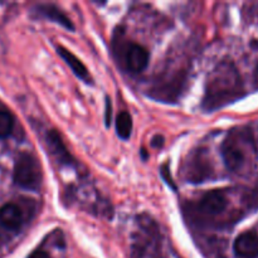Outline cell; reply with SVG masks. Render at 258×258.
Here are the masks:
<instances>
[{"label": "cell", "mask_w": 258, "mask_h": 258, "mask_svg": "<svg viewBox=\"0 0 258 258\" xmlns=\"http://www.w3.org/2000/svg\"><path fill=\"white\" fill-rule=\"evenodd\" d=\"M227 204H228V201L224 193H222L221 190H213L204 194L203 198L199 202V208L208 216H218L223 213L224 209L227 208Z\"/></svg>", "instance_id": "5b68a950"}, {"label": "cell", "mask_w": 258, "mask_h": 258, "mask_svg": "<svg viewBox=\"0 0 258 258\" xmlns=\"http://www.w3.org/2000/svg\"><path fill=\"white\" fill-rule=\"evenodd\" d=\"M57 50H58V54H59L60 57L63 58V60L70 66L71 70L73 71V73H75L78 78H81V80L86 83H92V78H91L86 66L83 64V63L81 62V60L78 59V58L76 57L71 50L66 49L64 47H60V45L57 48Z\"/></svg>", "instance_id": "30bf717a"}, {"label": "cell", "mask_w": 258, "mask_h": 258, "mask_svg": "<svg viewBox=\"0 0 258 258\" xmlns=\"http://www.w3.org/2000/svg\"><path fill=\"white\" fill-rule=\"evenodd\" d=\"M29 258H48V254L45 253L44 251H40V249H38V251H34L32 254H30Z\"/></svg>", "instance_id": "2e32d148"}, {"label": "cell", "mask_w": 258, "mask_h": 258, "mask_svg": "<svg viewBox=\"0 0 258 258\" xmlns=\"http://www.w3.org/2000/svg\"><path fill=\"white\" fill-rule=\"evenodd\" d=\"M0 224L10 231H17L23 224V213L18 206L8 203L0 208Z\"/></svg>", "instance_id": "9c48e42d"}, {"label": "cell", "mask_w": 258, "mask_h": 258, "mask_svg": "<svg viewBox=\"0 0 258 258\" xmlns=\"http://www.w3.org/2000/svg\"><path fill=\"white\" fill-rule=\"evenodd\" d=\"M206 154L201 150L190 159L188 165V179L193 183H202L211 175V165Z\"/></svg>", "instance_id": "8992f818"}, {"label": "cell", "mask_w": 258, "mask_h": 258, "mask_svg": "<svg viewBox=\"0 0 258 258\" xmlns=\"http://www.w3.org/2000/svg\"><path fill=\"white\" fill-rule=\"evenodd\" d=\"M241 92V77L236 67L229 62H223L214 68L209 76L206 88L204 105L207 108H218L232 102Z\"/></svg>", "instance_id": "6da1fadb"}, {"label": "cell", "mask_w": 258, "mask_h": 258, "mask_svg": "<svg viewBox=\"0 0 258 258\" xmlns=\"http://www.w3.org/2000/svg\"><path fill=\"white\" fill-rule=\"evenodd\" d=\"M125 63L128 71L134 73L143 72L149 63V52L143 45L133 43L125 52Z\"/></svg>", "instance_id": "277c9868"}, {"label": "cell", "mask_w": 258, "mask_h": 258, "mask_svg": "<svg viewBox=\"0 0 258 258\" xmlns=\"http://www.w3.org/2000/svg\"><path fill=\"white\" fill-rule=\"evenodd\" d=\"M222 155L224 164L232 171H237L244 164V151L238 143V139L234 135H229L222 145Z\"/></svg>", "instance_id": "3957f363"}, {"label": "cell", "mask_w": 258, "mask_h": 258, "mask_svg": "<svg viewBox=\"0 0 258 258\" xmlns=\"http://www.w3.org/2000/svg\"><path fill=\"white\" fill-rule=\"evenodd\" d=\"M116 131L117 135L123 140H127L133 133V118L127 112L118 113L116 118Z\"/></svg>", "instance_id": "7c38bea8"}, {"label": "cell", "mask_w": 258, "mask_h": 258, "mask_svg": "<svg viewBox=\"0 0 258 258\" xmlns=\"http://www.w3.org/2000/svg\"><path fill=\"white\" fill-rule=\"evenodd\" d=\"M153 145L156 146V148H161L164 145V138L163 136L158 135L153 139Z\"/></svg>", "instance_id": "9a60e30c"}, {"label": "cell", "mask_w": 258, "mask_h": 258, "mask_svg": "<svg viewBox=\"0 0 258 258\" xmlns=\"http://www.w3.org/2000/svg\"><path fill=\"white\" fill-rule=\"evenodd\" d=\"M43 174L40 164L30 154H20L14 165V183L28 190H38Z\"/></svg>", "instance_id": "7a4b0ae2"}, {"label": "cell", "mask_w": 258, "mask_h": 258, "mask_svg": "<svg viewBox=\"0 0 258 258\" xmlns=\"http://www.w3.org/2000/svg\"><path fill=\"white\" fill-rule=\"evenodd\" d=\"M37 12L39 13L40 15H43V17L48 18L49 20H53V22L60 24L62 27H64L66 29L68 30L75 29V25L72 24L70 18H68L67 15L59 9V8L55 7V5H52V4L39 5V7H37Z\"/></svg>", "instance_id": "8fae6325"}, {"label": "cell", "mask_w": 258, "mask_h": 258, "mask_svg": "<svg viewBox=\"0 0 258 258\" xmlns=\"http://www.w3.org/2000/svg\"><path fill=\"white\" fill-rule=\"evenodd\" d=\"M234 252L242 258L258 257V236L253 232H246L234 241Z\"/></svg>", "instance_id": "ba28073f"}, {"label": "cell", "mask_w": 258, "mask_h": 258, "mask_svg": "<svg viewBox=\"0 0 258 258\" xmlns=\"http://www.w3.org/2000/svg\"><path fill=\"white\" fill-rule=\"evenodd\" d=\"M111 122V103L110 101L107 100V102H106V125H110Z\"/></svg>", "instance_id": "5bb4252c"}, {"label": "cell", "mask_w": 258, "mask_h": 258, "mask_svg": "<svg viewBox=\"0 0 258 258\" xmlns=\"http://www.w3.org/2000/svg\"><path fill=\"white\" fill-rule=\"evenodd\" d=\"M47 145L49 148L50 153L53 154L57 161L62 165H67V166H72L75 165V159L72 158L70 153H68L67 148L63 144L62 139L60 136L58 135L57 131L50 130L48 131L47 134Z\"/></svg>", "instance_id": "52a82bcc"}, {"label": "cell", "mask_w": 258, "mask_h": 258, "mask_svg": "<svg viewBox=\"0 0 258 258\" xmlns=\"http://www.w3.org/2000/svg\"><path fill=\"white\" fill-rule=\"evenodd\" d=\"M14 127V118L8 111L0 110V139L8 138Z\"/></svg>", "instance_id": "4fadbf2b"}, {"label": "cell", "mask_w": 258, "mask_h": 258, "mask_svg": "<svg viewBox=\"0 0 258 258\" xmlns=\"http://www.w3.org/2000/svg\"><path fill=\"white\" fill-rule=\"evenodd\" d=\"M0 243H2V234H0Z\"/></svg>", "instance_id": "e0dca14e"}]
</instances>
